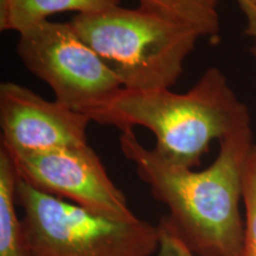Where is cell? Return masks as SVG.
<instances>
[{"mask_svg": "<svg viewBox=\"0 0 256 256\" xmlns=\"http://www.w3.org/2000/svg\"><path fill=\"white\" fill-rule=\"evenodd\" d=\"M18 180L14 159L0 146V256H26L24 224L17 212Z\"/></svg>", "mask_w": 256, "mask_h": 256, "instance_id": "cell-9", "label": "cell"}, {"mask_svg": "<svg viewBox=\"0 0 256 256\" xmlns=\"http://www.w3.org/2000/svg\"><path fill=\"white\" fill-rule=\"evenodd\" d=\"M158 229L159 246L153 256H198L180 238L168 216L160 218Z\"/></svg>", "mask_w": 256, "mask_h": 256, "instance_id": "cell-12", "label": "cell"}, {"mask_svg": "<svg viewBox=\"0 0 256 256\" xmlns=\"http://www.w3.org/2000/svg\"><path fill=\"white\" fill-rule=\"evenodd\" d=\"M89 118L121 132L146 128L154 136L153 148L162 158L190 168L200 164L214 140L220 142L252 124L247 104L217 66L208 68L185 92L122 89Z\"/></svg>", "mask_w": 256, "mask_h": 256, "instance_id": "cell-2", "label": "cell"}, {"mask_svg": "<svg viewBox=\"0 0 256 256\" xmlns=\"http://www.w3.org/2000/svg\"><path fill=\"white\" fill-rule=\"evenodd\" d=\"M242 204L244 232L240 256H256V144L249 153L243 174Z\"/></svg>", "mask_w": 256, "mask_h": 256, "instance_id": "cell-11", "label": "cell"}, {"mask_svg": "<svg viewBox=\"0 0 256 256\" xmlns=\"http://www.w3.org/2000/svg\"><path fill=\"white\" fill-rule=\"evenodd\" d=\"M246 18L244 34L256 44V0H235Z\"/></svg>", "mask_w": 256, "mask_h": 256, "instance_id": "cell-13", "label": "cell"}, {"mask_svg": "<svg viewBox=\"0 0 256 256\" xmlns=\"http://www.w3.org/2000/svg\"><path fill=\"white\" fill-rule=\"evenodd\" d=\"M70 23L104 60L124 89H170L203 36L196 28L151 12L122 6L92 14H75Z\"/></svg>", "mask_w": 256, "mask_h": 256, "instance_id": "cell-3", "label": "cell"}, {"mask_svg": "<svg viewBox=\"0 0 256 256\" xmlns=\"http://www.w3.org/2000/svg\"><path fill=\"white\" fill-rule=\"evenodd\" d=\"M120 4V0H0V30L19 34L60 12L92 14Z\"/></svg>", "mask_w": 256, "mask_h": 256, "instance_id": "cell-8", "label": "cell"}, {"mask_svg": "<svg viewBox=\"0 0 256 256\" xmlns=\"http://www.w3.org/2000/svg\"><path fill=\"white\" fill-rule=\"evenodd\" d=\"M139 4L151 14L196 28L203 38L215 40L220 34L218 0H139Z\"/></svg>", "mask_w": 256, "mask_h": 256, "instance_id": "cell-10", "label": "cell"}, {"mask_svg": "<svg viewBox=\"0 0 256 256\" xmlns=\"http://www.w3.org/2000/svg\"><path fill=\"white\" fill-rule=\"evenodd\" d=\"M17 55L46 82L56 100L90 115L122 90V84L72 23L46 20L19 34Z\"/></svg>", "mask_w": 256, "mask_h": 256, "instance_id": "cell-5", "label": "cell"}, {"mask_svg": "<svg viewBox=\"0 0 256 256\" xmlns=\"http://www.w3.org/2000/svg\"><path fill=\"white\" fill-rule=\"evenodd\" d=\"M250 52H252V57H254V60H255V62H256V44H252V49H250Z\"/></svg>", "mask_w": 256, "mask_h": 256, "instance_id": "cell-14", "label": "cell"}, {"mask_svg": "<svg viewBox=\"0 0 256 256\" xmlns=\"http://www.w3.org/2000/svg\"><path fill=\"white\" fill-rule=\"evenodd\" d=\"M88 115L62 102L49 101L16 82L0 84L2 146L28 154L89 145Z\"/></svg>", "mask_w": 256, "mask_h": 256, "instance_id": "cell-7", "label": "cell"}, {"mask_svg": "<svg viewBox=\"0 0 256 256\" xmlns=\"http://www.w3.org/2000/svg\"><path fill=\"white\" fill-rule=\"evenodd\" d=\"M17 202L26 256H153L158 249V224L98 215L20 178Z\"/></svg>", "mask_w": 256, "mask_h": 256, "instance_id": "cell-4", "label": "cell"}, {"mask_svg": "<svg viewBox=\"0 0 256 256\" xmlns=\"http://www.w3.org/2000/svg\"><path fill=\"white\" fill-rule=\"evenodd\" d=\"M120 150L156 200L198 256H240L244 232L241 203L243 174L254 147L252 124L220 142L218 154L206 168H185L162 158L124 130Z\"/></svg>", "mask_w": 256, "mask_h": 256, "instance_id": "cell-1", "label": "cell"}, {"mask_svg": "<svg viewBox=\"0 0 256 256\" xmlns=\"http://www.w3.org/2000/svg\"><path fill=\"white\" fill-rule=\"evenodd\" d=\"M11 156L19 178L37 190L110 218L139 220L90 145Z\"/></svg>", "mask_w": 256, "mask_h": 256, "instance_id": "cell-6", "label": "cell"}]
</instances>
